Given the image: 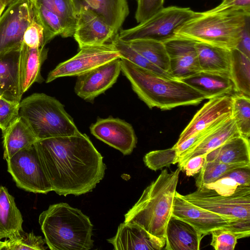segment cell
<instances>
[{
	"label": "cell",
	"instance_id": "cell-1",
	"mask_svg": "<svg viewBox=\"0 0 250 250\" xmlns=\"http://www.w3.org/2000/svg\"><path fill=\"white\" fill-rule=\"evenodd\" d=\"M34 146L52 191L60 195L91 192L104 177L103 157L85 134L39 140Z\"/></svg>",
	"mask_w": 250,
	"mask_h": 250
},
{
	"label": "cell",
	"instance_id": "cell-2",
	"mask_svg": "<svg viewBox=\"0 0 250 250\" xmlns=\"http://www.w3.org/2000/svg\"><path fill=\"white\" fill-rule=\"evenodd\" d=\"M120 60L121 72L150 108L169 110L197 105L206 99L203 94L181 80L162 77L124 58Z\"/></svg>",
	"mask_w": 250,
	"mask_h": 250
},
{
	"label": "cell",
	"instance_id": "cell-3",
	"mask_svg": "<svg viewBox=\"0 0 250 250\" xmlns=\"http://www.w3.org/2000/svg\"><path fill=\"white\" fill-rule=\"evenodd\" d=\"M180 171L179 167L170 172L167 169L163 170L125 214L124 222L137 224L152 235L166 239Z\"/></svg>",
	"mask_w": 250,
	"mask_h": 250
},
{
	"label": "cell",
	"instance_id": "cell-4",
	"mask_svg": "<svg viewBox=\"0 0 250 250\" xmlns=\"http://www.w3.org/2000/svg\"><path fill=\"white\" fill-rule=\"evenodd\" d=\"M39 223L51 250H88L93 247L89 218L67 203L50 205L40 214Z\"/></svg>",
	"mask_w": 250,
	"mask_h": 250
},
{
	"label": "cell",
	"instance_id": "cell-5",
	"mask_svg": "<svg viewBox=\"0 0 250 250\" xmlns=\"http://www.w3.org/2000/svg\"><path fill=\"white\" fill-rule=\"evenodd\" d=\"M250 19V14L238 11L199 12L178 27L175 36L231 50L236 48Z\"/></svg>",
	"mask_w": 250,
	"mask_h": 250
},
{
	"label": "cell",
	"instance_id": "cell-6",
	"mask_svg": "<svg viewBox=\"0 0 250 250\" xmlns=\"http://www.w3.org/2000/svg\"><path fill=\"white\" fill-rule=\"evenodd\" d=\"M19 116L38 140L81 133L62 103L44 93H34L21 101Z\"/></svg>",
	"mask_w": 250,
	"mask_h": 250
},
{
	"label": "cell",
	"instance_id": "cell-7",
	"mask_svg": "<svg viewBox=\"0 0 250 250\" xmlns=\"http://www.w3.org/2000/svg\"><path fill=\"white\" fill-rule=\"evenodd\" d=\"M189 7L170 6L164 7L137 26L120 30L118 38L126 42L149 39L164 42L175 37V30L198 14Z\"/></svg>",
	"mask_w": 250,
	"mask_h": 250
},
{
	"label": "cell",
	"instance_id": "cell-8",
	"mask_svg": "<svg viewBox=\"0 0 250 250\" xmlns=\"http://www.w3.org/2000/svg\"><path fill=\"white\" fill-rule=\"evenodd\" d=\"M182 196L198 207L233 221L250 220V186L239 185L234 193L228 196L201 186L195 191Z\"/></svg>",
	"mask_w": 250,
	"mask_h": 250
},
{
	"label": "cell",
	"instance_id": "cell-9",
	"mask_svg": "<svg viewBox=\"0 0 250 250\" xmlns=\"http://www.w3.org/2000/svg\"><path fill=\"white\" fill-rule=\"evenodd\" d=\"M6 162L7 171L19 188L35 193L52 191L34 144L20 150Z\"/></svg>",
	"mask_w": 250,
	"mask_h": 250
},
{
	"label": "cell",
	"instance_id": "cell-10",
	"mask_svg": "<svg viewBox=\"0 0 250 250\" xmlns=\"http://www.w3.org/2000/svg\"><path fill=\"white\" fill-rule=\"evenodd\" d=\"M35 15L33 0H15L0 17V53L21 49Z\"/></svg>",
	"mask_w": 250,
	"mask_h": 250
},
{
	"label": "cell",
	"instance_id": "cell-11",
	"mask_svg": "<svg viewBox=\"0 0 250 250\" xmlns=\"http://www.w3.org/2000/svg\"><path fill=\"white\" fill-rule=\"evenodd\" d=\"M121 57L112 43L83 47L76 55L59 63L51 71L46 83L60 77L80 76Z\"/></svg>",
	"mask_w": 250,
	"mask_h": 250
},
{
	"label": "cell",
	"instance_id": "cell-12",
	"mask_svg": "<svg viewBox=\"0 0 250 250\" xmlns=\"http://www.w3.org/2000/svg\"><path fill=\"white\" fill-rule=\"evenodd\" d=\"M118 33L87 5L81 4L78 6L73 36L79 48L111 43Z\"/></svg>",
	"mask_w": 250,
	"mask_h": 250
},
{
	"label": "cell",
	"instance_id": "cell-13",
	"mask_svg": "<svg viewBox=\"0 0 250 250\" xmlns=\"http://www.w3.org/2000/svg\"><path fill=\"white\" fill-rule=\"evenodd\" d=\"M121 72L120 58L108 62L77 76L75 92L83 100L92 102L112 86Z\"/></svg>",
	"mask_w": 250,
	"mask_h": 250
},
{
	"label": "cell",
	"instance_id": "cell-14",
	"mask_svg": "<svg viewBox=\"0 0 250 250\" xmlns=\"http://www.w3.org/2000/svg\"><path fill=\"white\" fill-rule=\"evenodd\" d=\"M90 130L97 139L125 155L131 154L136 147L137 140L133 127L120 119L112 117L98 119L91 125Z\"/></svg>",
	"mask_w": 250,
	"mask_h": 250
},
{
	"label": "cell",
	"instance_id": "cell-15",
	"mask_svg": "<svg viewBox=\"0 0 250 250\" xmlns=\"http://www.w3.org/2000/svg\"><path fill=\"white\" fill-rule=\"evenodd\" d=\"M172 215L190 224L204 236L234 222L190 203L177 191L174 197Z\"/></svg>",
	"mask_w": 250,
	"mask_h": 250
},
{
	"label": "cell",
	"instance_id": "cell-16",
	"mask_svg": "<svg viewBox=\"0 0 250 250\" xmlns=\"http://www.w3.org/2000/svg\"><path fill=\"white\" fill-rule=\"evenodd\" d=\"M164 43L169 60V73L174 79L182 80L201 71L196 42L175 36Z\"/></svg>",
	"mask_w": 250,
	"mask_h": 250
},
{
	"label": "cell",
	"instance_id": "cell-17",
	"mask_svg": "<svg viewBox=\"0 0 250 250\" xmlns=\"http://www.w3.org/2000/svg\"><path fill=\"white\" fill-rule=\"evenodd\" d=\"M232 103L231 96L228 95L208 99L183 130L173 147L216 121L231 117Z\"/></svg>",
	"mask_w": 250,
	"mask_h": 250
},
{
	"label": "cell",
	"instance_id": "cell-18",
	"mask_svg": "<svg viewBox=\"0 0 250 250\" xmlns=\"http://www.w3.org/2000/svg\"><path fill=\"white\" fill-rule=\"evenodd\" d=\"M107 241L116 250H160L166 245V239L157 237L140 225L128 222L121 223L116 235Z\"/></svg>",
	"mask_w": 250,
	"mask_h": 250
},
{
	"label": "cell",
	"instance_id": "cell-19",
	"mask_svg": "<svg viewBox=\"0 0 250 250\" xmlns=\"http://www.w3.org/2000/svg\"><path fill=\"white\" fill-rule=\"evenodd\" d=\"M21 49L0 53V97L20 103V62Z\"/></svg>",
	"mask_w": 250,
	"mask_h": 250
},
{
	"label": "cell",
	"instance_id": "cell-20",
	"mask_svg": "<svg viewBox=\"0 0 250 250\" xmlns=\"http://www.w3.org/2000/svg\"><path fill=\"white\" fill-rule=\"evenodd\" d=\"M204 235L188 223L172 215L167 225L166 250H199Z\"/></svg>",
	"mask_w": 250,
	"mask_h": 250
},
{
	"label": "cell",
	"instance_id": "cell-21",
	"mask_svg": "<svg viewBox=\"0 0 250 250\" xmlns=\"http://www.w3.org/2000/svg\"><path fill=\"white\" fill-rule=\"evenodd\" d=\"M48 50L31 47L23 43L20 62V89L21 96L34 83L43 81L41 74L42 65L47 58Z\"/></svg>",
	"mask_w": 250,
	"mask_h": 250
},
{
	"label": "cell",
	"instance_id": "cell-22",
	"mask_svg": "<svg viewBox=\"0 0 250 250\" xmlns=\"http://www.w3.org/2000/svg\"><path fill=\"white\" fill-rule=\"evenodd\" d=\"M240 134L234 119L231 117L205 137L192 149L177 158L176 164L180 168L191 158L206 155L229 139Z\"/></svg>",
	"mask_w": 250,
	"mask_h": 250
},
{
	"label": "cell",
	"instance_id": "cell-23",
	"mask_svg": "<svg viewBox=\"0 0 250 250\" xmlns=\"http://www.w3.org/2000/svg\"><path fill=\"white\" fill-rule=\"evenodd\" d=\"M203 94L206 99L229 95L235 91L229 76L201 71L182 80Z\"/></svg>",
	"mask_w": 250,
	"mask_h": 250
},
{
	"label": "cell",
	"instance_id": "cell-24",
	"mask_svg": "<svg viewBox=\"0 0 250 250\" xmlns=\"http://www.w3.org/2000/svg\"><path fill=\"white\" fill-rule=\"evenodd\" d=\"M23 219L17 208L14 197L7 188L0 186V240L3 238L13 239L24 231Z\"/></svg>",
	"mask_w": 250,
	"mask_h": 250
},
{
	"label": "cell",
	"instance_id": "cell-25",
	"mask_svg": "<svg viewBox=\"0 0 250 250\" xmlns=\"http://www.w3.org/2000/svg\"><path fill=\"white\" fill-rule=\"evenodd\" d=\"M216 161L228 164H250L249 139L234 137L206 155L205 162Z\"/></svg>",
	"mask_w": 250,
	"mask_h": 250
},
{
	"label": "cell",
	"instance_id": "cell-26",
	"mask_svg": "<svg viewBox=\"0 0 250 250\" xmlns=\"http://www.w3.org/2000/svg\"><path fill=\"white\" fill-rule=\"evenodd\" d=\"M3 159L6 161L20 150L33 146L37 139L20 116L2 131Z\"/></svg>",
	"mask_w": 250,
	"mask_h": 250
},
{
	"label": "cell",
	"instance_id": "cell-27",
	"mask_svg": "<svg viewBox=\"0 0 250 250\" xmlns=\"http://www.w3.org/2000/svg\"><path fill=\"white\" fill-rule=\"evenodd\" d=\"M195 48L201 71L230 77L231 50L196 42Z\"/></svg>",
	"mask_w": 250,
	"mask_h": 250
},
{
	"label": "cell",
	"instance_id": "cell-28",
	"mask_svg": "<svg viewBox=\"0 0 250 250\" xmlns=\"http://www.w3.org/2000/svg\"><path fill=\"white\" fill-rule=\"evenodd\" d=\"M91 8L118 33L129 14L126 0H93Z\"/></svg>",
	"mask_w": 250,
	"mask_h": 250
},
{
	"label": "cell",
	"instance_id": "cell-29",
	"mask_svg": "<svg viewBox=\"0 0 250 250\" xmlns=\"http://www.w3.org/2000/svg\"><path fill=\"white\" fill-rule=\"evenodd\" d=\"M229 74L235 91L250 98V58L236 48L231 50Z\"/></svg>",
	"mask_w": 250,
	"mask_h": 250
},
{
	"label": "cell",
	"instance_id": "cell-30",
	"mask_svg": "<svg viewBox=\"0 0 250 250\" xmlns=\"http://www.w3.org/2000/svg\"><path fill=\"white\" fill-rule=\"evenodd\" d=\"M56 14L64 28L62 38L73 36L76 27L78 6L75 0H33Z\"/></svg>",
	"mask_w": 250,
	"mask_h": 250
},
{
	"label": "cell",
	"instance_id": "cell-31",
	"mask_svg": "<svg viewBox=\"0 0 250 250\" xmlns=\"http://www.w3.org/2000/svg\"><path fill=\"white\" fill-rule=\"evenodd\" d=\"M126 42L154 65L169 73V60L164 42L149 39L135 40Z\"/></svg>",
	"mask_w": 250,
	"mask_h": 250
},
{
	"label": "cell",
	"instance_id": "cell-32",
	"mask_svg": "<svg viewBox=\"0 0 250 250\" xmlns=\"http://www.w3.org/2000/svg\"><path fill=\"white\" fill-rule=\"evenodd\" d=\"M111 43L120 54L121 58H124L136 65L150 70L162 77L174 79L169 73L155 66L133 49L127 42L120 40L118 38V34L115 36Z\"/></svg>",
	"mask_w": 250,
	"mask_h": 250
},
{
	"label": "cell",
	"instance_id": "cell-33",
	"mask_svg": "<svg viewBox=\"0 0 250 250\" xmlns=\"http://www.w3.org/2000/svg\"><path fill=\"white\" fill-rule=\"evenodd\" d=\"M33 1L36 19L44 29L46 44L56 36H62L64 28L61 19L43 5Z\"/></svg>",
	"mask_w": 250,
	"mask_h": 250
},
{
	"label": "cell",
	"instance_id": "cell-34",
	"mask_svg": "<svg viewBox=\"0 0 250 250\" xmlns=\"http://www.w3.org/2000/svg\"><path fill=\"white\" fill-rule=\"evenodd\" d=\"M231 117L235 122L241 136L249 139L250 136V98L240 94L231 96Z\"/></svg>",
	"mask_w": 250,
	"mask_h": 250
},
{
	"label": "cell",
	"instance_id": "cell-35",
	"mask_svg": "<svg viewBox=\"0 0 250 250\" xmlns=\"http://www.w3.org/2000/svg\"><path fill=\"white\" fill-rule=\"evenodd\" d=\"M248 166H250V164H228L216 161L205 162L196 179V186L199 188L212 183L234 169Z\"/></svg>",
	"mask_w": 250,
	"mask_h": 250
},
{
	"label": "cell",
	"instance_id": "cell-36",
	"mask_svg": "<svg viewBox=\"0 0 250 250\" xmlns=\"http://www.w3.org/2000/svg\"><path fill=\"white\" fill-rule=\"evenodd\" d=\"M1 250H45L44 239L41 236L23 231L20 236L13 239L5 240Z\"/></svg>",
	"mask_w": 250,
	"mask_h": 250
},
{
	"label": "cell",
	"instance_id": "cell-37",
	"mask_svg": "<svg viewBox=\"0 0 250 250\" xmlns=\"http://www.w3.org/2000/svg\"><path fill=\"white\" fill-rule=\"evenodd\" d=\"M177 154L174 147L162 150L151 151L146 153L143 160L145 165L149 169L156 171L164 167L176 164Z\"/></svg>",
	"mask_w": 250,
	"mask_h": 250
},
{
	"label": "cell",
	"instance_id": "cell-38",
	"mask_svg": "<svg viewBox=\"0 0 250 250\" xmlns=\"http://www.w3.org/2000/svg\"><path fill=\"white\" fill-rule=\"evenodd\" d=\"M226 227L215 229L210 232L212 235L210 245L216 250H233L235 249L237 238Z\"/></svg>",
	"mask_w": 250,
	"mask_h": 250
},
{
	"label": "cell",
	"instance_id": "cell-39",
	"mask_svg": "<svg viewBox=\"0 0 250 250\" xmlns=\"http://www.w3.org/2000/svg\"><path fill=\"white\" fill-rule=\"evenodd\" d=\"M20 103L0 97V128L2 131L20 116Z\"/></svg>",
	"mask_w": 250,
	"mask_h": 250
},
{
	"label": "cell",
	"instance_id": "cell-40",
	"mask_svg": "<svg viewBox=\"0 0 250 250\" xmlns=\"http://www.w3.org/2000/svg\"><path fill=\"white\" fill-rule=\"evenodd\" d=\"M23 43L34 48H43L46 44L44 29L37 20L36 16L24 33Z\"/></svg>",
	"mask_w": 250,
	"mask_h": 250
},
{
	"label": "cell",
	"instance_id": "cell-41",
	"mask_svg": "<svg viewBox=\"0 0 250 250\" xmlns=\"http://www.w3.org/2000/svg\"><path fill=\"white\" fill-rule=\"evenodd\" d=\"M165 0H137L135 18L138 23L143 22L164 7Z\"/></svg>",
	"mask_w": 250,
	"mask_h": 250
},
{
	"label": "cell",
	"instance_id": "cell-42",
	"mask_svg": "<svg viewBox=\"0 0 250 250\" xmlns=\"http://www.w3.org/2000/svg\"><path fill=\"white\" fill-rule=\"evenodd\" d=\"M238 186V184L233 179L229 177H223L202 186L213 190L220 195L228 196L234 193Z\"/></svg>",
	"mask_w": 250,
	"mask_h": 250
},
{
	"label": "cell",
	"instance_id": "cell-43",
	"mask_svg": "<svg viewBox=\"0 0 250 250\" xmlns=\"http://www.w3.org/2000/svg\"><path fill=\"white\" fill-rule=\"evenodd\" d=\"M225 10L242 11L250 14V0H222L217 6L208 11L215 12Z\"/></svg>",
	"mask_w": 250,
	"mask_h": 250
},
{
	"label": "cell",
	"instance_id": "cell-44",
	"mask_svg": "<svg viewBox=\"0 0 250 250\" xmlns=\"http://www.w3.org/2000/svg\"><path fill=\"white\" fill-rule=\"evenodd\" d=\"M206 161V155H199L189 159L180 168L181 171H185L187 176H193L201 171Z\"/></svg>",
	"mask_w": 250,
	"mask_h": 250
},
{
	"label": "cell",
	"instance_id": "cell-45",
	"mask_svg": "<svg viewBox=\"0 0 250 250\" xmlns=\"http://www.w3.org/2000/svg\"><path fill=\"white\" fill-rule=\"evenodd\" d=\"M223 177H229L233 179L239 185L250 186V166L234 169Z\"/></svg>",
	"mask_w": 250,
	"mask_h": 250
},
{
	"label": "cell",
	"instance_id": "cell-46",
	"mask_svg": "<svg viewBox=\"0 0 250 250\" xmlns=\"http://www.w3.org/2000/svg\"><path fill=\"white\" fill-rule=\"evenodd\" d=\"M250 19L243 30L236 49L250 58Z\"/></svg>",
	"mask_w": 250,
	"mask_h": 250
},
{
	"label": "cell",
	"instance_id": "cell-47",
	"mask_svg": "<svg viewBox=\"0 0 250 250\" xmlns=\"http://www.w3.org/2000/svg\"><path fill=\"white\" fill-rule=\"evenodd\" d=\"M85 4L87 5L90 8H92L93 7V0H82Z\"/></svg>",
	"mask_w": 250,
	"mask_h": 250
},
{
	"label": "cell",
	"instance_id": "cell-48",
	"mask_svg": "<svg viewBox=\"0 0 250 250\" xmlns=\"http://www.w3.org/2000/svg\"><path fill=\"white\" fill-rule=\"evenodd\" d=\"M15 0H0L6 6L9 5Z\"/></svg>",
	"mask_w": 250,
	"mask_h": 250
},
{
	"label": "cell",
	"instance_id": "cell-49",
	"mask_svg": "<svg viewBox=\"0 0 250 250\" xmlns=\"http://www.w3.org/2000/svg\"><path fill=\"white\" fill-rule=\"evenodd\" d=\"M6 6L3 4L0 1V17L1 16V14L4 11Z\"/></svg>",
	"mask_w": 250,
	"mask_h": 250
},
{
	"label": "cell",
	"instance_id": "cell-50",
	"mask_svg": "<svg viewBox=\"0 0 250 250\" xmlns=\"http://www.w3.org/2000/svg\"><path fill=\"white\" fill-rule=\"evenodd\" d=\"M4 245V242L0 240V250H1Z\"/></svg>",
	"mask_w": 250,
	"mask_h": 250
}]
</instances>
